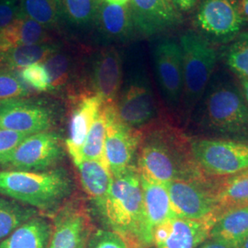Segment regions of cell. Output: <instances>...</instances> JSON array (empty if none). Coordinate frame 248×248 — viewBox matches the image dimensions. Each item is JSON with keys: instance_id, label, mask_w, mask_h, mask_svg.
Segmentation results:
<instances>
[{"instance_id": "cell-1", "label": "cell", "mask_w": 248, "mask_h": 248, "mask_svg": "<svg viewBox=\"0 0 248 248\" xmlns=\"http://www.w3.org/2000/svg\"><path fill=\"white\" fill-rule=\"evenodd\" d=\"M137 154L139 174L165 186L174 180L208 178L193 158L190 138L177 129L151 130L142 136Z\"/></svg>"}, {"instance_id": "cell-13", "label": "cell", "mask_w": 248, "mask_h": 248, "mask_svg": "<svg viewBox=\"0 0 248 248\" xmlns=\"http://www.w3.org/2000/svg\"><path fill=\"white\" fill-rule=\"evenodd\" d=\"M218 218L217 213L201 219L171 218L154 228L152 246L155 248H198L210 237Z\"/></svg>"}, {"instance_id": "cell-2", "label": "cell", "mask_w": 248, "mask_h": 248, "mask_svg": "<svg viewBox=\"0 0 248 248\" xmlns=\"http://www.w3.org/2000/svg\"><path fill=\"white\" fill-rule=\"evenodd\" d=\"M194 111L205 132L216 138L248 142V101L228 73L215 71Z\"/></svg>"}, {"instance_id": "cell-14", "label": "cell", "mask_w": 248, "mask_h": 248, "mask_svg": "<svg viewBox=\"0 0 248 248\" xmlns=\"http://www.w3.org/2000/svg\"><path fill=\"white\" fill-rule=\"evenodd\" d=\"M135 33L154 37L175 31L184 22V16L171 0H130Z\"/></svg>"}, {"instance_id": "cell-26", "label": "cell", "mask_w": 248, "mask_h": 248, "mask_svg": "<svg viewBox=\"0 0 248 248\" xmlns=\"http://www.w3.org/2000/svg\"><path fill=\"white\" fill-rule=\"evenodd\" d=\"M217 202L219 217L232 209L248 206V170L232 177L220 178Z\"/></svg>"}, {"instance_id": "cell-35", "label": "cell", "mask_w": 248, "mask_h": 248, "mask_svg": "<svg viewBox=\"0 0 248 248\" xmlns=\"http://www.w3.org/2000/svg\"><path fill=\"white\" fill-rule=\"evenodd\" d=\"M89 248H132L133 245L121 235L111 230H100L90 240Z\"/></svg>"}, {"instance_id": "cell-10", "label": "cell", "mask_w": 248, "mask_h": 248, "mask_svg": "<svg viewBox=\"0 0 248 248\" xmlns=\"http://www.w3.org/2000/svg\"><path fill=\"white\" fill-rule=\"evenodd\" d=\"M63 155L59 135L46 131L27 136L3 159L0 166L14 170L40 171L53 166Z\"/></svg>"}, {"instance_id": "cell-42", "label": "cell", "mask_w": 248, "mask_h": 248, "mask_svg": "<svg viewBox=\"0 0 248 248\" xmlns=\"http://www.w3.org/2000/svg\"><path fill=\"white\" fill-rule=\"evenodd\" d=\"M108 4L118 5V6H125L130 3V0H104Z\"/></svg>"}, {"instance_id": "cell-15", "label": "cell", "mask_w": 248, "mask_h": 248, "mask_svg": "<svg viewBox=\"0 0 248 248\" xmlns=\"http://www.w3.org/2000/svg\"><path fill=\"white\" fill-rule=\"evenodd\" d=\"M119 117L128 126L139 129L150 124L157 109L146 78L136 75L127 82L117 100Z\"/></svg>"}, {"instance_id": "cell-25", "label": "cell", "mask_w": 248, "mask_h": 248, "mask_svg": "<svg viewBox=\"0 0 248 248\" xmlns=\"http://www.w3.org/2000/svg\"><path fill=\"white\" fill-rule=\"evenodd\" d=\"M62 45L55 42L23 45L0 53V65L13 70H21L36 62H44Z\"/></svg>"}, {"instance_id": "cell-19", "label": "cell", "mask_w": 248, "mask_h": 248, "mask_svg": "<svg viewBox=\"0 0 248 248\" xmlns=\"http://www.w3.org/2000/svg\"><path fill=\"white\" fill-rule=\"evenodd\" d=\"M94 28L100 39L108 43L128 42L136 34L129 4L118 6L99 0Z\"/></svg>"}, {"instance_id": "cell-40", "label": "cell", "mask_w": 248, "mask_h": 248, "mask_svg": "<svg viewBox=\"0 0 248 248\" xmlns=\"http://www.w3.org/2000/svg\"><path fill=\"white\" fill-rule=\"evenodd\" d=\"M239 82L241 90L248 103V80H241Z\"/></svg>"}, {"instance_id": "cell-39", "label": "cell", "mask_w": 248, "mask_h": 248, "mask_svg": "<svg viewBox=\"0 0 248 248\" xmlns=\"http://www.w3.org/2000/svg\"><path fill=\"white\" fill-rule=\"evenodd\" d=\"M198 248H233L231 246H228L224 243L216 240H206L202 245H201Z\"/></svg>"}, {"instance_id": "cell-3", "label": "cell", "mask_w": 248, "mask_h": 248, "mask_svg": "<svg viewBox=\"0 0 248 248\" xmlns=\"http://www.w3.org/2000/svg\"><path fill=\"white\" fill-rule=\"evenodd\" d=\"M101 216L111 231L128 240L133 247L152 246L142 200L140 174L133 167L113 177Z\"/></svg>"}, {"instance_id": "cell-24", "label": "cell", "mask_w": 248, "mask_h": 248, "mask_svg": "<svg viewBox=\"0 0 248 248\" xmlns=\"http://www.w3.org/2000/svg\"><path fill=\"white\" fill-rule=\"evenodd\" d=\"M248 235V206L232 209L222 214L211 230V239L234 248Z\"/></svg>"}, {"instance_id": "cell-41", "label": "cell", "mask_w": 248, "mask_h": 248, "mask_svg": "<svg viewBox=\"0 0 248 248\" xmlns=\"http://www.w3.org/2000/svg\"><path fill=\"white\" fill-rule=\"evenodd\" d=\"M240 5H241L243 15L248 23V0H240Z\"/></svg>"}, {"instance_id": "cell-5", "label": "cell", "mask_w": 248, "mask_h": 248, "mask_svg": "<svg viewBox=\"0 0 248 248\" xmlns=\"http://www.w3.org/2000/svg\"><path fill=\"white\" fill-rule=\"evenodd\" d=\"M183 59V93L180 108L186 120L208 88L219 61L218 48L195 30L187 29L179 37Z\"/></svg>"}, {"instance_id": "cell-9", "label": "cell", "mask_w": 248, "mask_h": 248, "mask_svg": "<svg viewBox=\"0 0 248 248\" xmlns=\"http://www.w3.org/2000/svg\"><path fill=\"white\" fill-rule=\"evenodd\" d=\"M56 112L43 99L13 98L0 100V128L31 135L50 131Z\"/></svg>"}, {"instance_id": "cell-29", "label": "cell", "mask_w": 248, "mask_h": 248, "mask_svg": "<svg viewBox=\"0 0 248 248\" xmlns=\"http://www.w3.org/2000/svg\"><path fill=\"white\" fill-rule=\"evenodd\" d=\"M99 0H59L62 24L76 31L94 27Z\"/></svg>"}, {"instance_id": "cell-6", "label": "cell", "mask_w": 248, "mask_h": 248, "mask_svg": "<svg viewBox=\"0 0 248 248\" xmlns=\"http://www.w3.org/2000/svg\"><path fill=\"white\" fill-rule=\"evenodd\" d=\"M192 29L220 48L248 30L240 0H200L191 14Z\"/></svg>"}, {"instance_id": "cell-37", "label": "cell", "mask_w": 248, "mask_h": 248, "mask_svg": "<svg viewBox=\"0 0 248 248\" xmlns=\"http://www.w3.org/2000/svg\"><path fill=\"white\" fill-rule=\"evenodd\" d=\"M19 8L20 0H0V31L18 17Z\"/></svg>"}, {"instance_id": "cell-20", "label": "cell", "mask_w": 248, "mask_h": 248, "mask_svg": "<svg viewBox=\"0 0 248 248\" xmlns=\"http://www.w3.org/2000/svg\"><path fill=\"white\" fill-rule=\"evenodd\" d=\"M145 221L152 234L154 228L171 218L177 217L173 212L167 186L140 175Z\"/></svg>"}, {"instance_id": "cell-21", "label": "cell", "mask_w": 248, "mask_h": 248, "mask_svg": "<svg viewBox=\"0 0 248 248\" xmlns=\"http://www.w3.org/2000/svg\"><path fill=\"white\" fill-rule=\"evenodd\" d=\"M78 169L81 185L93 201L99 213L103 211L113 177L108 169L97 161L83 160L76 166Z\"/></svg>"}, {"instance_id": "cell-38", "label": "cell", "mask_w": 248, "mask_h": 248, "mask_svg": "<svg viewBox=\"0 0 248 248\" xmlns=\"http://www.w3.org/2000/svg\"><path fill=\"white\" fill-rule=\"evenodd\" d=\"M176 9L185 17L191 15L200 0H171Z\"/></svg>"}, {"instance_id": "cell-17", "label": "cell", "mask_w": 248, "mask_h": 248, "mask_svg": "<svg viewBox=\"0 0 248 248\" xmlns=\"http://www.w3.org/2000/svg\"><path fill=\"white\" fill-rule=\"evenodd\" d=\"M89 235L90 222L85 209L67 204L54 219L48 248H87Z\"/></svg>"}, {"instance_id": "cell-18", "label": "cell", "mask_w": 248, "mask_h": 248, "mask_svg": "<svg viewBox=\"0 0 248 248\" xmlns=\"http://www.w3.org/2000/svg\"><path fill=\"white\" fill-rule=\"evenodd\" d=\"M102 104L103 100L98 95H85L79 98L72 111L65 147L76 166L82 161L81 152L84 142Z\"/></svg>"}, {"instance_id": "cell-43", "label": "cell", "mask_w": 248, "mask_h": 248, "mask_svg": "<svg viewBox=\"0 0 248 248\" xmlns=\"http://www.w3.org/2000/svg\"><path fill=\"white\" fill-rule=\"evenodd\" d=\"M234 248H248V235L245 239L242 240Z\"/></svg>"}, {"instance_id": "cell-27", "label": "cell", "mask_w": 248, "mask_h": 248, "mask_svg": "<svg viewBox=\"0 0 248 248\" xmlns=\"http://www.w3.org/2000/svg\"><path fill=\"white\" fill-rule=\"evenodd\" d=\"M18 15L34 20L47 31L62 25L59 0H20Z\"/></svg>"}, {"instance_id": "cell-33", "label": "cell", "mask_w": 248, "mask_h": 248, "mask_svg": "<svg viewBox=\"0 0 248 248\" xmlns=\"http://www.w3.org/2000/svg\"><path fill=\"white\" fill-rule=\"evenodd\" d=\"M31 93V88L22 80L19 71L0 65V100L28 98Z\"/></svg>"}, {"instance_id": "cell-30", "label": "cell", "mask_w": 248, "mask_h": 248, "mask_svg": "<svg viewBox=\"0 0 248 248\" xmlns=\"http://www.w3.org/2000/svg\"><path fill=\"white\" fill-rule=\"evenodd\" d=\"M107 126H108V108L105 103L102 104L91 126L89 134L84 142L81 159L97 161L108 168L105 158V138H106ZM109 170V169H108Z\"/></svg>"}, {"instance_id": "cell-16", "label": "cell", "mask_w": 248, "mask_h": 248, "mask_svg": "<svg viewBox=\"0 0 248 248\" xmlns=\"http://www.w3.org/2000/svg\"><path fill=\"white\" fill-rule=\"evenodd\" d=\"M123 78L122 56L114 47H106L92 56L90 85L103 103H117Z\"/></svg>"}, {"instance_id": "cell-12", "label": "cell", "mask_w": 248, "mask_h": 248, "mask_svg": "<svg viewBox=\"0 0 248 248\" xmlns=\"http://www.w3.org/2000/svg\"><path fill=\"white\" fill-rule=\"evenodd\" d=\"M153 56L162 96L171 108L177 109L181 106L183 93V59L179 42L172 38L160 40Z\"/></svg>"}, {"instance_id": "cell-31", "label": "cell", "mask_w": 248, "mask_h": 248, "mask_svg": "<svg viewBox=\"0 0 248 248\" xmlns=\"http://www.w3.org/2000/svg\"><path fill=\"white\" fill-rule=\"evenodd\" d=\"M34 208L0 195V242L30 219L35 217Z\"/></svg>"}, {"instance_id": "cell-7", "label": "cell", "mask_w": 248, "mask_h": 248, "mask_svg": "<svg viewBox=\"0 0 248 248\" xmlns=\"http://www.w3.org/2000/svg\"><path fill=\"white\" fill-rule=\"evenodd\" d=\"M197 166L206 177L225 178L248 170V142L213 137L190 138Z\"/></svg>"}, {"instance_id": "cell-34", "label": "cell", "mask_w": 248, "mask_h": 248, "mask_svg": "<svg viewBox=\"0 0 248 248\" xmlns=\"http://www.w3.org/2000/svg\"><path fill=\"white\" fill-rule=\"evenodd\" d=\"M27 86L38 92L51 91V78L44 62H36L19 70Z\"/></svg>"}, {"instance_id": "cell-23", "label": "cell", "mask_w": 248, "mask_h": 248, "mask_svg": "<svg viewBox=\"0 0 248 248\" xmlns=\"http://www.w3.org/2000/svg\"><path fill=\"white\" fill-rule=\"evenodd\" d=\"M51 234V223L35 216L2 240L0 248H48Z\"/></svg>"}, {"instance_id": "cell-22", "label": "cell", "mask_w": 248, "mask_h": 248, "mask_svg": "<svg viewBox=\"0 0 248 248\" xmlns=\"http://www.w3.org/2000/svg\"><path fill=\"white\" fill-rule=\"evenodd\" d=\"M51 42V36L45 27L32 19L18 15L0 31V53L23 45Z\"/></svg>"}, {"instance_id": "cell-36", "label": "cell", "mask_w": 248, "mask_h": 248, "mask_svg": "<svg viewBox=\"0 0 248 248\" xmlns=\"http://www.w3.org/2000/svg\"><path fill=\"white\" fill-rule=\"evenodd\" d=\"M27 136L29 135L0 128V160L15 150Z\"/></svg>"}, {"instance_id": "cell-8", "label": "cell", "mask_w": 248, "mask_h": 248, "mask_svg": "<svg viewBox=\"0 0 248 248\" xmlns=\"http://www.w3.org/2000/svg\"><path fill=\"white\" fill-rule=\"evenodd\" d=\"M219 180L220 178L208 177L202 180H174L168 183L166 186L175 215L186 219H201L217 213Z\"/></svg>"}, {"instance_id": "cell-11", "label": "cell", "mask_w": 248, "mask_h": 248, "mask_svg": "<svg viewBox=\"0 0 248 248\" xmlns=\"http://www.w3.org/2000/svg\"><path fill=\"white\" fill-rule=\"evenodd\" d=\"M108 126L105 138V158L112 177L122 175L132 168L133 158L138 152L142 134L121 120L117 103L108 104Z\"/></svg>"}, {"instance_id": "cell-4", "label": "cell", "mask_w": 248, "mask_h": 248, "mask_svg": "<svg viewBox=\"0 0 248 248\" xmlns=\"http://www.w3.org/2000/svg\"><path fill=\"white\" fill-rule=\"evenodd\" d=\"M71 190V178L63 169L0 170V195L34 209H53L70 195Z\"/></svg>"}, {"instance_id": "cell-28", "label": "cell", "mask_w": 248, "mask_h": 248, "mask_svg": "<svg viewBox=\"0 0 248 248\" xmlns=\"http://www.w3.org/2000/svg\"><path fill=\"white\" fill-rule=\"evenodd\" d=\"M219 58L227 70L239 81L248 80V30L236 36L229 44L218 48Z\"/></svg>"}, {"instance_id": "cell-32", "label": "cell", "mask_w": 248, "mask_h": 248, "mask_svg": "<svg viewBox=\"0 0 248 248\" xmlns=\"http://www.w3.org/2000/svg\"><path fill=\"white\" fill-rule=\"evenodd\" d=\"M75 58L69 51H62V47L49 56L45 63L51 78V91L62 89L70 79L74 69Z\"/></svg>"}]
</instances>
